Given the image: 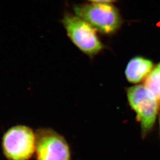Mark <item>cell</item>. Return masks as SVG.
Wrapping results in <instances>:
<instances>
[{"label":"cell","mask_w":160,"mask_h":160,"mask_svg":"<svg viewBox=\"0 0 160 160\" xmlns=\"http://www.w3.org/2000/svg\"><path fill=\"white\" fill-rule=\"evenodd\" d=\"M75 15L104 34H111L120 28L122 18L114 6L107 3H94L75 6Z\"/></svg>","instance_id":"obj_1"},{"label":"cell","mask_w":160,"mask_h":160,"mask_svg":"<svg viewBox=\"0 0 160 160\" xmlns=\"http://www.w3.org/2000/svg\"><path fill=\"white\" fill-rule=\"evenodd\" d=\"M129 103L137 114L142 137H146L154 125L158 112L159 103L148 89L143 85L132 86L127 90Z\"/></svg>","instance_id":"obj_2"},{"label":"cell","mask_w":160,"mask_h":160,"mask_svg":"<svg viewBox=\"0 0 160 160\" xmlns=\"http://www.w3.org/2000/svg\"><path fill=\"white\" fill-rule=\"evenodd\" d=\"M62 23L69 38L81 51L94 55L103 49L95 29L83 19L76 15H67Z\"/></svg>","instance_id":"obj_3"},{"label":"cell","mask_w":160,"mask_h":160,"mask_svg":"<svg viewBox=\"0 0 160 160\" xmlns=\"http://www.w3.org/2000/svg\"><path fill=\"white\" fill-rule=\"evenodd\" d=\"M36 138L32 129L26 126L14 127L3 138V148L11 160H27L36 151Z\"/></svg>","instance_id":"obj_4"},{"label":"cell","mask_w":160,"mask_h":160,"mask_svg":"<svg viewBox=\"0 0 160 160\" xmlns=\"http://www.w3.org/2000/svg\"><path fill=\"white\" fill-rule=\"evenodd\" d=\"M37 160H71V152L65 139L51 129H43L36 137Z\"/></svg>","instance_id":"obj_5"},{"label":"cell","mask_w":160,"mask_h":160,"mask_svg":"<svg viewBox=\"0 0 160 160\" xmlns=\"http://www.w3.org/2000/svg\"><path fill=\"white\" fill-rule=\"evenodd\" d=\"M152 68L153 63L151 61L141 57L133 58L127 65L126 78L132 83H138L146 78Z\"/></svg>","instance_id":"obj_6"},{"label":"cell","mask_w":160,"mask_h":160,"mask_svg":"<svg viewBox=\"0 0 160 160\" xmlns=\"http://www.w3.org/2000/svg\"><path fill=\"white\" fill-rule=\"evenodd\" d=\"M145 86L160 103V63L151 71L145 78Z\"/></svg>","instance_id":"obj_7"},{"label":"cell","mask_w":160,"mask_h":160,"mask_svg":"<svg viewBox=\"0 0 160 160\" xmlns=\"http://www.w3.org/2000/svg\"><path fill=\"white\" fill-rule=\"evenodd\" d=\"M94 3H107L110 4L116 1L117 0H89Z\"/></svg>","instance_id":"obj_8"},{"label":"cell","mask_w":160,"mask_h":160,"mask_svg":"<svg viewBox=\"0 0 160 160\" xmlns=\"http://www.w3.org/2000/svg\"><path fill=\"white\" fill-rule=\"evenodd\" d=\"M159 123H160V120H159Z\"/></svg>","instance_id":"obj_9"}]
</instances>
